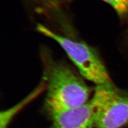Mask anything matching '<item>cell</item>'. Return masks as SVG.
<instances>
[{
    "instance_id": "cell-1",
    "label": "cell",
    "mask_w": 128,
    "mask_h": 128,
    "mask_svg": "<svg viewBox=\"0 0 128 128\" xmlns=\"http://www.w3.org/2000/svg\"><path fill=\"white\" fill-rule=\"evenodd\" d=\"M41 57L46 88L45 108L50 117L89 102L90 88L78 74L67 64L55 60L47 51H42Z\"/></svg>"
},
{
    "instance_id": "cell-2",
    "label": "cell",
    "mask_w": 128,
    "mask_h": 128,
    "mask_svg": "<svg viewBox=\"0 0 128 128\" xmlns=\"http://www.w3.org/2000/svg\"><path fill=\"white\" fill-rule=\"evenodd\" d=\"M95 128H128V92L114 83L96 86L89 101Z\"/></svg>"
},
{
    "instance_id": "cell-3",
    "label": "cell",
    "mask_w": 128,
    "mask_h": 128,
    "mask_svg": "<svg viewBox=\"0 0 128 128\" xmlns=\"http://www.w3.org/2000/svg\"><path fill=\"white\" fill-rule=\"evenodd\" d=\"M36 30L60 45L84 78L96 86L113 83L105 65L94 48L85 43L59 35L41 24H38Z\"/></svg>"
},
{
    "instance_id": "cell-4",
    "label": "cell",
    "mask_w": 128,
    "mask_h": 128,
    "mask_svg": "<svg viewBox=\"0 0 128 128\" xmlns=\"http://www.w3.org/2000/svg\"><path fill=\"white\" fill-rule=\"evenodd\" d=\"M50 128H92L94 121L90 102L74 110L51 117Z\"/></svg>"
},
{
    "instance_id": "cell-5",
    "label": "cell",
    "mask_w": 128,
    "mask_h": 128,
    "mask_svg": "<svg viewBox=\"0 0 128 128\" xmlns=\"http://www.w3.org/2000/svg\"><path fill=\"white\" fill-rule=\"evenodd\" d=\"M46 89V84L44 81L40 83L38 86L28 95L26 98L23 99L14 106L11 107L9 109L1 111L0 114V128H9L12 120L17 114L18 112L22 108L32 102L34 99L42 93Z\"/></svg>"
},
{
    "instance_id": "cell-6",
    "label": "cell",
    "mask_w": 128,
    "mask_h": 128,
    "mask_svg": "<svg viewBox=\"0 0 128 128\" xmlns=\"http://www.w3.org/2000/svg\"><path fill=\"white\" fill-rule=\"evenodd\" d=\"M110 6L119 17H128V0H102Z\"/></svg>"
},
{
    "instance_id": "cell-7",
    "label": "cell",
    "mask_w": 128,
    "mask_h": 128,
    "mask_svg": "<svg viewBox=\"0 0 128 128\" xmlns=\"http://www.w3.org/2000/svg\"><path fill=\"white\" fill-rule=\"evenodd\" d=\"M37 1L40 7L46 11L54 12L59 10V0H37Z\"/></svg>"
}]
</instances>
